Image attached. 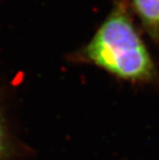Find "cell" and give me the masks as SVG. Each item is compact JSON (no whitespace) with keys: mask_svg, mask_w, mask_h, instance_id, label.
I'll return each instance as SVG.
<instances>
[{"mask_svg":"<svg viewBox=\"0 0 159 160\" xmlns=\"http://www.w3.org/2000/svg\"><path fill=\"white\" fill-rule=\"evenodd\" d=\"M88 62L118 79L132 83H151L157 71L123 3H118L82 50Z\"/></svg>","mask_w":159,"mask_h":160,"instance_id":"6da1fadb","label":"cell"},{"mask_svg":"<svg viewBox=\"0 0 159 160\" xmlns=\"http://www.w3.org/2000/svg\"><path fill=\"white\" fill-rule=\"evenodd\" d=\"M135 12L154 42H159V0H132Z\"/></svg>","mask_w":159,"mask_h":160,"instance_id":"7a4b0ae2","label":"cell"},{"mask_svg":"<svg viewBox=\"0 0 159 160\" xmlns=\"http://www.w3.org/2000/svg\"><path fill=\"white\" fill-rule=\"evenodd\" d=\"M2 150V131H1V126H0V152Z\"/></svg>","mask_w":159,"mask_h":160,"instance_id":"3957f363","label":"cell"}]
</instances>
